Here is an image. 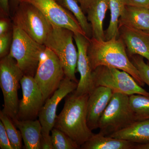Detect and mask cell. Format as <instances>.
Masks as SVG:
<instances>
[{"instance_id":"obj_7","label":"cell","mask_w":149,"mask_h":149,"mask_svg":"<svg viewBox=\"0 0 149 149\" xmlns=\"http://www.w3.org/2000/svg\"><path fill=\"white\" fill-rule=\"evenodd\" d=\"M136 121L130 107L129 96L113 93L99 122V133L106 136L116 133Z\"/></svg>"},{"instance_id":"obj_17","label":"cell","mask_w":149,"mask_h":149,"mask_svg":"<svg viewBox=\"0 0 149 149\" xmlns=\"http://www.w3.org/2000/svg\"><path fill=\"white\" fill-rule=\"evenodd\" d=\"M109 9V0H97L86 12L92 29V37L97 40H106L103 23Z\"/></svg>"},{"instance_id":"obj_29","label":"cell","mask_w":149,"mask_h":149,"mask_svg":"<svg viewBox=\"0 0 149 149\" xmlns=\"http://www.w3.org/2000/svg\"><path fill=\"white\" fill-rule=\"evenodd\" d=\"M10 23L8 17H1L0 19V35L7 33L12 29H10Z\"/></svg>"},{"instance_id":"obj_35","label":"cell","mask_w":149,"mask_h":149,"mask_svg":"<svg viewBox=\"0 0 149 149\" xmlns=\"http://www.w3.org/2000/svg\"></svg>"},{"instance_id":"obj_32","label":"cell","mask_w":149,"mask_h":149,"mask_svg":"<svg viewBox=\"0 0 149 149\" xmlns=\"http://www.w3.org/2000/svg\"><path fill=\"white\" fill-rule=\"evenodd\" d=\"M80 4L84 12H87L88 10L97 0H76Z\"/></svg>"},{"instance_id":"obj_33","label":"cell","mask_w":149,"mask_h":149,"mask_svg":"<svg viewBox=\"0 0 149 149\" xmlns=\"http://www.w3.org/2000/svg\"><path fill=\"white\" fill-rule=\"evenodd\" d=\"M133 149H149V143L145 144H136Z\"/></svg>"},{"instance_id":"obj_2","label":"cell","mask_w":149,"mask_h":149,"mask_svg":"<svg viewBox=\"0 0 149 149\" xmlns=\"http://www.w3.org/2000/svg\"><path fill=\"white\" fill-rule=\"evenodd\" d=\"M89 97V94L77 95L74 91L68 94L54 127L65 133L80 147L94 134L87 123Z\"/></svg>"},{"instance_id":"obj_18","label":"cell","mask_w":149,"mask_h":149,"mask_svg":"<svg viewBox=\"0 0 149 149\" xmlns=\"http://www.w3.org/2000/svg\"><path fill=\"white\" fill-rule=\"evenodd\" d=\"M21 132L24 148L41 149L42 126L39 120H17L14 122Z\"/></svg>"},{"instance_id":"obj_25","label":"cell","mask_w":149,"mask_h":149,"mask_svg":"<svg viewBox=\"0 0 149 149\" xmlns=\"http://www.w3.org/2000/svg\"><path fill=\"white\" fill-rule=\"evenodd\" d=\"M51 135L53 149H79L80 147L62 131L54 127Z\"/></svg>"},{"instance_id":"obj_11","label":"cell","mask_w":149,"mask_h":149,"mask_svg":"<svg viewBox=\"0 0 149 149\" xmlns=\"http://www.w3.org/2000/svg\"><path fill=\"white\" fill-rule=\"evenodd\" d=\"M21 2L30 3L35 6L53 26L67 28L74 33L86 36L73 15L56 0H22Z\"/></svg>"},{"instance_id":"obj_12","label":"cell","mask_w":149,"mask_h":149,"mask_svg":"<svg viewBox=\"0 0 149 149\" xmlns=\"http://www.w3.org/2000/svg\"><path fill=\"white\" fill-rule=\"evenodd\" d=\"M22 98L19 104V120H36L45 101L34 77L24 75L20 82Z\"/></svg>"},{"instance_id":"obj_14","label":"cell","mask_w":149,"mask_h":149,"mask_svg":"<svg viewBox=\"0 0 149 149\" xmlns=\"http://www.w3.org/2000/svg\"><path fill=\"white\" fill-rule=\"evenodd\" d=\"M113 94L107 87H95L89 94L87 106V123L91 130L99 128V122Z\"/></svg>"},{"instance_id":"obj_27","label":"cell","mask_w":149,"mask_h":149,"mask_svg":"<svg viewBox=\"0 0 149 149\" xmlns=\"http://www.w3.org/2000/svg\"><path fill=\"white\" fill-rule=\"evenodd\" d=\"M13 40V29L0 35V58H2L9 54Z\"/></svg>"},{"instance_id":"obj_16","label":"cell","mask_w":149,"mask_h":149,"mask_svg":"<svg viewBox=\"0 0 149 149\" xmlns=\"http://www.w3.org/2000/svg\"><path fill=\"white\" fill-rule=\"evenodd\" d=\"M122 26L149 32V8L126 5L119 20Z\"/></svg>"},{"instance_id":"obj_4","label":"cell","mask_w":149,"mask_h":149,"mask_svg":"<svg viewBox=\"0 0 149 149\" xmlns=\"http://www.w3.org/2000/svg\"><path fill=\"white\" fill-rule=\"evenodd\" d=\"M24 74L17 61L9 54L1 58L0 86L4 99L2 111L13 122L18 120L19 101L17 91Z\"/></svg>"},{"instance_id":"obj_26","label":"cell","mask_w":149,"mask_h":149,"mask_svg":"<svg viewBox=\"0 0 149 149\" xmlns=\"http://www.w3.org/2000/svg\"><path fill=\"white\" fill-rule=\"evenodd\" d=\"M129 57L138 70L141 80L149 87V65L145 61L143 57L139 55H134Z\"/></svg>"},{"instance_id":"obj_1","label":"cell","mask_w":149,"mask_h":149,"mask_svg":"<svg viewBox=\"0 0 149 149\" xmlns=\"http://www.w3.org/2000/svg\"><path fill=\"white\" fill-rule=\"evenodd\" d=\"M88 53L92 70L100 66L114 68L128 72L142 87L145 85L120 37L108 40H97L91 37Z\"/></svg>"},{"instance_id":"obj_6","label":"cell","mask_w":149,"mask_h":149,"mask_svg":"<svg viewBox=\"0 0 149 149\" xmlns=\"http://www.w3.org/2000/svg\"><path fill=\"white\" fill-rule=\"evenodd\" d=\"M13 25L33 40L44 45L53 26L42 13L30 3L21 2L14 10Z\"/></svg>"},{"instance_id":"obj_34","label":"cell","mask_w":149,"mask_h":149,"mask_svg":"<svg viewBox=\"0 0 149 149\" xmlns=\"http://www.w3.org/2000/svg\"><path fill=\"white\" fill-rule=\"evenodd\" d=\"M22 0H11V6H12L14 10L18 6L19 3L21 2Z\"/></svg>"},{"instance_id":"obj_31","label":"cell","mask_w":149,"mask_h":149,"mask_svg":"<svg viewBox=\"0 0 149 149\" xmlns=\"http://www.w3.org/2000/svg\"><path fill=\"white\" fill-rule=\"evenodd\" d=\"M126 5L149 7V0H125Z\"/></svg>"},{"instance_id":"obj_24","label":"cell","mask_w":149,"mask_h":149,"mask_svg":"<svg viewBox=\"0 0 149 149\" xmlns=\"http://www.w3.org/2000/svg\"><path fill=\"white\" fill-rule=\"evenodd\" d=\"M0 120L3 123L7 134L13 149H21L22 148V136L20 130H17L14 123L9 117L2 111H0Z\"/></svg>"},{"instance_id":"obj_15","label":"cell","mask_w":149,"mask_h":149,"mask_svg":"<svg viewBox=\"0 0 149 149\" xmlns=\"http://www.w3.org/2000/svg\"><path fill=\"white\" fill-rule=\"evenodd\" d=\"M119 36L129 56L139 55L149 62V32L122 26Z\"/></svg>"},{"instance_id":"obj_30","label":"cell","mask_w":149,"mask_h":149,"mask_svg":"<svg viewBox=\"0 0 149 149\" xmlns=\"http://www.w3.org/2000/svg\"><path fill=\"white\" fill-rule=\"evenodd\" d=\"M9 0H0V8L1 15L3 16H9L10 10Z\"/></svg>"},{"instance_id":"obj_20","label":"cell","mask_w":149,"mask_h":149,"mask_svg":"<svg viewBox=\"0 0 149 149\" xmlns=\"http://www.w3.org/2000/svg\"><path fill=\"white\" fill-rule=\"evenodd\" d=\"M136 144L130 141L104 136L99 133L93 134L80 146V149H133Z\"/></svg>"},{"instance_id":"obj_36","label":"cell","mask_w":149,"mask_h":149,"mask_svg":"<svg viewBox=\"0 0 149 149\" xmlns=\"http://www.w3.org/2000/svg\"></svg>"},{"instance_id":"obj_22","label":"cell","mask_w":149,"mask_h":149,"mask_svg":"<svg viewBox=\"0 0 149 149\" xmlns=\"http://www.w3.org/2000/svg\"><path fill=\"white\" fill-rule=\"evenodd\" d=\"M61 5L70 11L77 19L85 33L89 38L92 37V31L91 24L88 21L85 12L76 0H56Z\"/></svg>"},{"instance_id":"obj_21","label":"cell","mask_w":149,"mask_h":149,"mask_svg":"<svg viewBox=\"0 0 149 149\" xmlns=\"http://www.w3.org/2000/svg\"><path fill=\"white\" fill-rule=\"evenodd\" d=\"M126 6L125 0H109L110 19L105 34L106 40L119 37V19L123 13Z\"/></svg>"},{"instance_id":"obj_23","label":"cell","mask_w":149,"mask_h":149,"mask_svg":"<svg viewBox=\"0 0 149 149\" xmlns=\"http://www.w3.org/2000/svg\"><path fill=\"white\" fill-rule=\"evenodd\" d=\"M129 98L136 121L149 119V96L133 94L129 95Z\"/></svg>"},{"instance_id":"obj_10","label":"cell","mask_w":149,"mask_h":149,"mask_svg":"<svg viewBox=\"0 0 149 149\" xmlns=\"http://www.w3.org/2000/svg\"><path fill=\"white\" fill-rule=\"evenodd\" d=\"M65 77L64 70L58 58L52 50L46 47L42 54L34 76L45 102L58 88Z\"/></svg>"},{"instance_id":"obj_9","label":"cell","mask_w":149,"mask_h":149,"mask_svg":"<svg viewBox=\"0 0 149 149\" xmlns=\"http://www.w3.org/2000/svg\"><path fill=\"white\" fill-rule=\"evenodd\" d=\"M77 85L78 83L65 77L58 88L46 100L40 110L38 117L42 126L41 149H53L50 132L54 127L58 104L68 94L75 91Z\"/></svg>"},{"instance_id":"obj_13","label":"cell","mask_w":149,"mask_h":149,"mask_svg":"<svg viewBox=\"0 0 149 149\" xmlns=\"http://www.w3.org/2000/svg\"><path fill=\"white\" fill-rule=\"evenodd\" d=\"M90 38L80 33H74V40L78 52L77 70L80 74L77 89L74 91L77 95L90 94L94 89L92 70L88 51Z\"/></svg>"},{"instance_id":"obj_8","label":"cell","mask_w":149,"mask_h":149,"mask_svg":"<svg viewBox=\"0 0 149 149\" xmlns=\"http://www.w3.org/2000/svg\"><path fill=\"white\" fill-rule=\"evenodd\" d=\"M94 89L98 86L109 88L113 93L129 96L141 94L149 96V93L139 85L130 74L123 70L106 66H100L93 70Z\"/></svg>"},{"instance_id":"obj_28","label":"cell","mask_w":149,"mask_h":149,"mask_svg":"<svg viewBox=\"0 0 149 149\" xmlns=\"http://www.w3.org/2000/svg\"><path fill=\"white\" fill-rule=\"evenodd\" d=\"M0 148L1 149H13L5 128L1 120L0 121Z\"/></svg>"},{"instance_id":"obj_3","label":"cell","mask_w":149,"mask_h":149,"mask_svg":"<svg viewBox=\"0 0 149 149\" xmlns=\"http://www.w3.org/2000/svg\"><path fill=\"white\" fill-rule=\"evenodd\" d=\"M46 48L13 24L12 42L9 54L16 60L24 75L34 77Z\"/></svg>"},{"instance_id":"obj_19","label":"cell","mask_w":149,"mask_h":149,"mask_svg":"<svg viewBox=\"0 0 149 149\" xmlns=\"http://www.w3.org/2000/svg\"><path fill=\"white\" fill-rule=\"evenodd\" d=\"M136 144L149 143V119L136 121L124 129L108 136Z\"/></svg>"},{"instance_id":"obj_5","label":"cell","mask_w":149,"mask_h":149,"mask_svg":"<svg viewBox=\"0 0 149 149\" xmlns=\"http://www.w3.org/2000/svg\"><path fill=\"white\" fill-rule=\"evenodd\" d=\"M73 40L74 32L71 30L53 26L44 45L58 58L64 70L65 77L78 83L75 76L78 52Z\"/></svg>"}]
</instances>
